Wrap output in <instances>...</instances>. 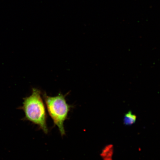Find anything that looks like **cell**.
<instances>
[{
    "instance_id": "1",
    "label": "cell",
    "mask_w": 160,
    "mask_h": 160,
    "mask_svg": "<svg viewBox=\"0 0 160 160\" xmlns=\"http://www.w3.org/2000/svg\"><path fill=\"white\" fill-rule=\"evenodd\" d=\"M39 90L33 88L29 97L24 98L23 105L19 109L25 113L24 119L37 125L44 133L48 134L49 129L47 125V114Z\"/></svg>"
},
{
    "instance_id": "2",
    "label": "cell",
    "mask_w": 160,
    "mask_h": 160,
    "mask_svg": "<svg viewBox=\"0 0 160 160\" xmlns=\"http://www.w3.org/2000/svg\"><path fill=\"white\" fill-rule=\"evenodd\" d=\"M43 96L48 113L52 120L54 125L57 126L63 137L66 134L64 123L68 119L72 106L67 103L66 95L61 93L51 97L44 93Z\"/></svg>"
},
{
    "instance_id": "3",
    "label": "cell",
    "mask_w": 160,
    "mask_h": 160,
    "mask_svg": "<svg viewBox=\"0 0 160 160\" xmlns=\"http://www.w3.org/2000/svg\"><path fill=\"white\" fill-rule=\"evenodd\" d=\"M137 116L132 113L131 111H129L126 113L123 122L124 124L127 125H131L135 123L137 120Z\"/></svg>"
}]
</instances>
